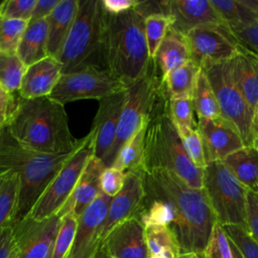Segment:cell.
Wrapping results in <instances>:
<instances>
[{"instance_id": "obj_1", "label": "cell", "mask_w": 258, "mask_h": 258, "mask_svg": "<svg viewBox=\"0 0 258 258\" xmlns=\"http://www.w3.org/2000/svg\"><path fill=\"white\" fill-rule=\"evenodd\" d=\"M146 196L169 202L175 211L170 226L181 254L203 255L217 223L204 188H194L176 174L165 169L144 170Z\"/></svg>"}, {"instance_id": "obj_2", "label": "cell", "mask_w": 258, "mask_h": 258, "mask_svg": "<svg viewBox=\"0 0 258 258\" xmlns=\"http://www.w3.org/2000/svg\"><path fill=\"white\" fill-rule=\"evenodd\" d=\"M140 4L121 14L105 12L104 15L103 66L127 87L142 79L153 61L148 52L145 13Z\"/></svg>"}, {"instance_id": "obj_3", "label": "cell", "mask_w": 258, "mask_h": 258, "mask_svg": "<svg viewBox=\"0 0 258 258\" xmlns=\"http://www.w3.org/2000/svg\"><path fill=\"white\" fill-rule=\"evenodd\" d=\"M8 130L20 145L44 154L70 153L82 142L71 133L64 105L49 97H19Z\"/></svg>"}, {"instance_id": "obj_4", "label": "cell", "mask_w": 258, "mask_h": 258, "mask_svg": "<svg viewBox=\"0 0 258 258\" xmlns=\"http://www.w3.org/2000/svg\"><path fill=\"white\" fill-rule=\"evenodd\" d=\"M74 151L57 155L32 151L20 145L8 128L0 132V174L14 173L19 178L18 202L12 224L28 216Z\"/></svg>"}, {"instance_id": "obj_5", "label": "cell", "mask_w": 258, "mask_h": 258, "mask_svg": "<svg viewBox=\"0 0 258 258\" xmlns=\"http://www.w3.org/2000/svg\"><path fill=\"white\" fill-rule=\"evenodd\" d=\"M165 169L194 188H203L204 168L196 166L186 154L168 114V99L155 108L147 126L142 170Z\"/></svg>"}, {"instance_id": "obj_6", "label": "cell", "mask_w": 258, "mask_h": 258, "mask_svg": "<svg viewBox=\"0 0 258 258\" xmlns=\"http://www.w3.org/2000/svg\"><path fill=\"white\" fill-rule=\"evenodd\" d=\"M104 15L101 0H79L78 13L57 56L62 64V74L88 66L104 68L102 59Z\"/></svg>"}, {"instance_id": "obj_7", "label": "cell", "mask_w": 258, "mask_h": 258, "mask_svg": "<svg viewBox=\"0 0 258 258\" xmlns=\"http://www.w3.org/2000/svg\"><path fill=\"white\" fill-rule=\"evenodd\" d=\"M156 71L157 68L152 61L148 73L127 87L115 141L102 160L106 167L114 164L120 149L149 123L155 108L165 99L166 93L162 78L157 75Z\"/></svg>"}, {"instance_id": "obj_8", "label": "cell", "mask_w": 258, "mask_h": 258, "mask_svg": "<svg viewBox=\"0 0 258 258\" xmlns=\"http://www.w3.org/2000/svg\"><path fill=\"white\" fill-rule=\"evenodd\" d=\"M203 188L209 199L217 223L246 228L245 187L222 160L207 163L204 168Z\"/></svg>"}, {"instance_id": "obj_9", "label": "cell", "mask_w": 258, "mask_h": 258, "mask_svg": "<svg viewBox=\"0 0 258 258\" xmlns=\"http://www.w3.org/2000/svg\"><path fill=\"white\" fill-rule=\"evenodd\" d=\"M214 90L221 117L239 132L245 146H252L255 111L237 87L231 70V61H222L201 67Z\"/></svg>"}, {"instance_id": "obj_10", "label": "cell", "mask_w": 258, "mask_h": 258, "mask_svg": "<svg viewBox=\"0 0 258 258\" xmlns=\"http://www.w3.org/2000/svg\"><path fill=\"white\" fill-rule=\"evenodd\" d=\"M93 154L94 133L90 130L42 192L27 217L34 221H42L57 214L71 197L88 160Z\"/></svg>"}, {"instance_id": "obj_11", "label": "cell", "mask_w": 258, "mask_h": 258, "mask_svg": "<svg viewBox=\"0 0 258 258\" xmlns=\"http://www.w3.org/2000/svg\"><path fill=\"white\" fill-rule=\"evenodd\" d=\"M126 89L127 86L107 69L88 66L62 74L48 97L64 105L87 99L100 101Z\"/></svg>"}, {"instance_id": "obj_12", "label": "cell", "mask_w": 258, "mask_h": 258, "mask_svg": "<svg viewBox=\"0 0 258 258\" xmlns=\"http://www.w3.org/2000/svg\"><path fill=\"white\" fill-rule=\"evenodd\" d=\"M191 59L200 67L231 60L241 45L226 23H211L191 29L185 36Z\"/></svg>"}, {"instance_id": "obj_13", "label": "cell", "mask_w": 258, "mask_h": 258, "mask_svg": "<svg viewBox=\"0 0 258 258\" xmlns=\"http://www.w3.org/2000/svg\"><path fill=\"white\" fill-rule=\"evenodd\" d=\"M60 219L57 214L42 221H34L26 217L12 224L17 242L15 258H48Z\"/></svg>"}, {"instance_id": "obj_14", "label": "cell", "mask_w": 258, "mask_h": 258, "mask_svg": "<svg viewBox=\"0 0 258 258\" xmlns=\"http://www.w3.org/2000/svg\"><path fill=\"white\" fill-rule=\"evenodd\" d=\"M125 173L126 177L122 189L112 198L110 203L101 230V243L114 227L129 219L138 218L143 209L146 197L143 170L136 169Z\"/></svg>"}, {"instance_id": "obj_15", "label": "cell", "mask_w": 258, "mask_h": 258, "mask_svg": "<svg viewBox=\"0 0 258 258\" xmlns=\"http://www.w3.org/2000/svg\"><path fill=\"white\" fill-rule=\"evenodd\" d=\"M111 201V197L101 194L78 218L74 244L67 258L95 257L101 246V230Z\"/></svg>"}, {"instance_id": "obj_16", "label": "cell", "mask_w": 258, "mask_h": 258, "mask_svg": "<svg viewBox=\"0 0 258 258\" xmlns=\"http://www.w3.org/2000/svg\"><path fill=\"white\" fill-rule=\"evenodd\" d=\"M197 129L202 137L207 163L224 160L245 146L236 128L222 117L199 118Z\"/></svg>"}, {"instance_id": "obj_17", "label": "cell", "mask_w": 258, "mask_h": 258, "mask_svg": "<svg viewBox=\"0 0 258 258\" xmlns=\"http://www.w3.org/2000/svg\"><path fill=\"white\" fill-rule=\"evenodd\" d=\"M162 11L171 19L170 30L183 37L194 28L211 23H225L208 0H171L161 2Z\"/></svg>"}, {"instance_id": "obj_18", "label": "cell", "mask_w": 258, "mask_h": 258, "mask_svg": "<svg viewBox=\"0 0 258 258\" xmlns=\"http://www.w3.org/2000/svg\"><path fill=\"white\" fill-rule=\"evenodd\" d=\"M100 247L113 258L149 257L145 227L137 217L114 227L102 241Z\"/></svg>"}, {"instance_id": "obj_19", "label": "cell", "mask_w": 258, "mask_h": 258, "mask_svg": "<svg viewBox=\"0 0 258 258\" xmlns=\"http://www.w3.org/2000/svg\"><path fill=\"white\" fill-rule=\"evenodd\" d=\"M125 91L99 101L98 111L93 120L94 156L103 160L112 147L125 101Z\"/></svg>"}, {"instance_id": "obj_20", "label": "cell", "mask_w": 258, "mask_h": 258, "mask_svg": "<svg viewBox=\"0 0 258 258\" xmlns=\"http://www.w3.org/2000/svg\"><path fill=\"white\" fill-rule=\"evenodd\" d=\"M106 166L101 159L94 155L90 157L71 197L57 213L60 218L70 213L79 218L99 198L102 194L101 176Z\"/></svg>"}, {"instance_id": "obj_21", "label": "cell", "mask_w": 258, "mask_h": 258, "mask_svg": "<svg viewBox=\"0 0 258 258\" xmlns=\"http://www.w3.org/2000/svg\"><path fill=\"white\" fill-rule=\"evenodd\" d=\"M62 75V64L53 56L43 59L26 68L18 95L22 99L48 97Z\"/></svg>"}, {"instance_id": "obj_22", "label": "cell", "mask_w": 258, "mask_h": 258, "mask_svg": "<svg viewBox=\"0 0 258 258\" xmlns=\"http://www.w3.org/2000/svg\"><path fill=\"white\" fill-rule=\"evenodd\" d=\"M230 61L237 87L255 111L258 106V54L241 43Z\"/></svg>"}, {"instance_id": "obj_23", "label": "cell", "mask_w": 258, "mask_h": 258, "mask_svg": "<svg viewBox=\"0 0 258 258\" xmlns=\"http://www.w3.org/2000/svg\"><path fill=\"white\" fill-rule=\"evenodd\" d=\"M79 10V0H59L47 21V52L49 56L59 55Z\"/></svg>"}, {"instance_id": "obj_24", "label": "cell", "mask_w": 258, "mask_h": 258, "mask_svg": "<svg viewBox=\"0 0 258 258\" xmlns=\"http://www.w3.org/2000/svg\"><path fill=\"white\" fill-rule=\"evenodd\" d=\"M189 59H191L190 51L185 38L169 29L153 59L162 80Z\"/></svg>"}, {"instance_id": "obj_25", "label": "cell", "mask_w": 258, "mask_h": 258, "mask_svg": "<svg viewBox=\"0 0 258 258\" xmlns=\"http://www.w3.org/2000/svg\"><path fill=\"white\" fill-rule=\"evenodd\" d=\"M16 53L26 67L48 56L46 19L28 22Z\"/></svg>"}, {"instance_id": "obj_26", "label": "cell", "mask_w": 258, "mask_h": 258, "mask_svg": "<svg viewBox=\"0 0 258 258\" xmlns=\"http://www.w3.org/2000/svg\"><path fill=\"white\" fill-rule=\"evenodd\" d=\"M222 161L245 187L258 192V150L255 147L244 146Z\"/></svg>"}, {"instance_id": "obj_27", "label": "cell", "mask_w": 258, "mask_h": 258, "mask_svg": "<svg viewBox=\"0 0 258 258\" xmlns=\"http://www.w3.org/2000/svg\"><path fill=\"white\" fill-rule=\"evenodd\" d=\"M223 21L230 27L258 22V0H210Z\"/></svg>"}, {"instance_id": "obj_28", "label": "cell", "mask_w": 258, "mask_h": 258, "mask_svg": "<svg viewBox=\"0 0 258 258\" xmlns=\"http://www.w3.org/2000/svg\"><path fill=\"white\" fill-rule=\"evenodd\" d=\"M145 239L149 256L178 258L179 244L169 226L151 225L145 227Z\"/></svg>"}, {"instance_id": "obj_29", "label": "cell", "mask_w": 258, "mask_h": 258, "mask_svg": "<svg viewBox=\"0 0 258 258\" xmlns=\"http://www.w3.org/2000/svg\"><path fill=\"white\" fill-rule=\"evenodd\" d=\"M201 67L192 59H189L169 73L162 80L166 96L168 98L191 97Z\"/></svg>"}, {"instance_id": "obj_30", "label": "cell", "mask_w": 258, "mask_h": 258, "mask_svg": "<svg viewBox=\"0 0 258 258\" xmlns=\"http://www.w3.org/2000/svg\"><path fill=\"white\" fill-rule=\"evenodd\" d=\"M146 15L144 19L145 37L150 58L153 60L159 45L170 29L171 19L162 11L161 2L156 9L150 8V2H145Z\"/></svg>"}, {"instance_id": "obj_31", "label": "cell", "mask_w": 258, "mask_h": 258, "mask_svg": "<svg viewBox=\"0 0 258 258\" xmlns=\"http://www.w3.org/2000/svg\"><path fill=\"white\" fill-rule=\"evenodd\" d=\"M191 99L194 110L199 118L214 119L221 117L220 108L214 90L203 68H201L197 76Z\"/></svg>"}, {"instance_id": "obj_32", "label": "cell", "mask_w": 258, "mask_h": 258, "mask_svg": "<svg viewBox=\"0 0 258 258\" xmlns=\"http://www.w3.org/2000/svg\"><path fill=\"white\" fill-rule=\"evenodd\" d=\"M145 125L140 131H138L130 140H128L124 146L120 149L116 160L112 166L127 172L130 170L142 169L144 146H145V134L147 130Z\"/></svg>"}, {"instance_id": "obj_33", "label": "cell", "mask_w": 258, "mask_h": 258, "mask_svg": "<svg viewBox=\"0 0 258 258\" xmlns=\"http://www.w3.org/2000/svg\"><path fill=\"white\" fill-rule=\"evenodd\" d=\"M19 195V178L14 173L0 174V231L12 225Z\"/></svg>"}, {"instance_id": "obj_34", "label": "cell", "mask_w": 258, "mask_h": 258, "mask_svg": "<svg viewBox=\"0 0 258 258\" xmlns=\"http://www.w3.org/2000/svg\"><path fill=\"white\" fill-rule=\"evenodd\" d=\"M175 217V211L169 202L160 198L146 196L143 209L138 218L144 227L151 225L170 227L174 223Z\"/></svg>"}, {"instance_id": "obj_35", "label": "cell", "mask_w": 258, "mask_h": 258, "mask_svg": "<svg viewBox=\"0 0 258 258\" xmlns=\"http://www.w3.org/2000/svg\"><path fill=\"white\" fill-rule=\"evenodd\" d=\"M26 66L17 53L0 52V87L11 94H18Z\"/></svg>"}, {"instance_id": "obj_36", "label": "cell", "mask_w": 258, "mask_h": 258, "mask_svg": "<svg viewBox=\"0 0 258 258\" xmlns=\"http://www.w3.org/2000/svg\"><path fill=\"white\" fill-rule=\"evenodd\" d=\"M77 224L78 218L73 213L61 217L60 225L48 258H67L69 256L74 244Z\"/></svg>"}, {"instance_id": "obj_37", "label": "cell", "mask_w": 258, "mask_h": 258, "mask_svg": "<svg viewBox=\"0 0 258 258\" xmlns=\"http://www.w3.org/2000/svg\"><path fill=\"white\" fill-rule=\"evenodd\" d=\"M28 22L0 16V52L16 53Z\"/></svg>"}, {"instance_id": "obj_38", "label": "cell", "mask_w": 258, "mask_h": 258, "mask_svg": "<svg viewBox=\"0 0 258 258\" xmlns=\"http://www.w3.org/2000/svg\"><path fill=\"white\" fill-rule=\"evenodd\" d=\"M194 105L191 97L168 98V114L176 130L192 128Z\"/></svg>"}, {"instance_id": "obj_39", "label": "cell", "mask_w": 258, "mask_h": 258, "mask_svg": "<svg viewBox=\"0 0 258 258\" xmlns=\"http://www.w3.org/2000/svg\"><path fill=\"white\" fill-rule=\"evenodd\" d=\"M183 147L191 162L199 168H205L207 165L205 158V150L202 137L198 129L183 128L177 130Z\"/></svg>"}, {"instance_id": "obj_40", "label": "cell", "mask_w": 258, "mask_h": 258, "mask_svg": "<svg viewBox=\"0 0 258 258\" xmlns=\"http://www.w3.org/2000/svg\"><path fill=\"white\" fill-rule=\"evenodd\" d=\"M200 258H234L230 239L219 223L215 224L209 243Z\"/></svg>"}, {"instance_id": "obj_41", "label": "cell", "mask_w": 258, "mask_h": 258, "mask_svg": "<svg viewBox=\"0 0 258 258\" xmlns=\"http://www.w3.org/2000/svg\"><path fill=\"white\" fill-rule=\"evenodd\" d=\"M223 228L228 237L238 247L244 258H258V244L245 227L239 225H225Z\"/></svg>"}, {"instance_id": "obj_42", "label": "cell", "mask_w": 258, "mask_h": 258, "mask_svg": "<svg viewBox=\"0 0 258 258\" xmlns=\"http://www.w3.org/2000/svg\"><path fill=\"white\" fill-rule=\"evenodd\" d=\"M37 0H4L0 5V16L29 22Z\"/></svg>"}, {"instance_id": "obj_43", "label": "cell", "mask_w": 258, "mask_h": 258, "mask_svg": "<svg viewBox=\"0 0 258 258\" xmlns=\"http://www.w3.org/2000/svg\"><path fill=\"white\" fill-rule=\"evenodd\" d=\"M126 173L117 167H106L101 176L102 194L114 198L123 187Z\"/></svg>"}, {"instance_id": "obj_44", "label": "cell", "mask_w": 258, "mask_h": 258, "mask_svg": "<svg viewBox=\"0 0 258 258\" xmlns=\"http://www.w3.org/2000/svg\"><path fill=\"white\" fill-rule=\"evenodd\" d=\"M19 95L6 92L0 87V132L8 128L15 115Z\"/></svg>"}, {"instance_id": "obj_45", "label": "cell", "mask_w": 258, "mask_h": 258, "mask_svg": "<svg viewBox=\"0 0 258 258\" xmlns=\"http://www.w3.org/2000/svg\"><path fill=\"white\" fill-rule=\"evenodd\" d=\"M246 229L258 244V192L249 189L246 198Z\"/></svg>"}, {"instance_id": "obj_46", "label": "cell", "mask_w": 258, "mask_h": 258, "mask_svg": "<svg viewBox=\"0 0 258 258\" xmlns=\"http://www.w3.org/2000/svg\"><path fill=\"white\" fill-rule=\"evenodd\" d=\"M230 28L244 46L258 54V22Z\"/></svg>"}, {"instance_id": "obj_47", "label": "cell", "mask_w": 258, "mask_h": 258, "mask_svg": "<svg viewBox=\"0 0 258 258\" xmlns=\"http://www.w3.org/2000/svg\"><path fill=\"white\" fill-rule=\"evenodd\" d=\"M17 242L14 228L9 225L0 231V258H15Z\"/></svg>"}, {"instance_id": "obj_48", "label": "cell", "mask_w": 258, "mask_h": 258, "mask_svg": "<svg viewBox=\"0 0 258 258\" xmlns=\"http://www.w3.org/2000/svg\"><path fill=\"white\" fill-rule=\"evenodd\" d=\"M140 4L138 0H102L105 12L109 14H121L127 12Z\"/></svg>"}, {"instance_id": "obj_49", "label": "cell", "mask_w": 258, "mask_h": 258, "mask_svg": "<svg viewBox=\"0 0 258 258\" xmlns=\"http://www.w3.org/2000/svg\"><path fill=\"white\" fill-rule=\"evenodd\" d=\"M58 2L59 0H37L29 22L46 19Z\"/></svg>"}, {"instance_id": "obj_50", "label": "cell", "mask_w": 258, "mask_h": 258, "mask_svg": "<svg viewBox=\"0 0 258 258\" xmlns=\"http://www.w3.org/2000/svg\"><path fill=\"white\" fill-rule=\"evenodd\" d=\"M252 146L258 150V106L255 110V116H254V122H253Z\"/></svg>"}, {"instance_id": "obj_51", "label": "cell", "mask_w": 258, "mask_h": 258, "mask_svg": "<svg viewBox=\"0 0 258 258\" xmlns=\"http://www.w3.org/2000/svg\"><path fill=\"white\" fill-rule=\"evenodd\" d=\"M230 239V238H229ZM230 245L232 248V252H233V256L234 258H244V256L242 255V253L240 252V250L238 249V247L234 244V242L230 239Z\"/></svg>"}, {"instance_id": "obj_52", "label": "cell", "mask_w": 258, "mask_h": 258, "mask_svg": "<svg viewBox=\"0 0 258 258\" xmlns=\"http://www.w3.org/2000/svg\"><path fill=\"white\" fill-rule=\"evenodd\" d=\"M94 258H113V257L111 255H109L105 249L100 247Z\"/></svg>"}, {"instance_id": "obj_53", "label": "cell", "mask_w": 258, "mask_h": 258, "mask_svg": "<svg viewBox=\"0 0 258 258\" xmlns=\"http://www.w3.org/2000/svg\"><path fill=\"white\" fill-rule=\"evenodd\" d=\"M178 258H199L195 254H181L178 256Z\"/></svg>"}, {"instance_id": "obj_54", "label": "cell", "mask_w": 258, "mask_h": 258, "mask_svg": "<svg viewBox=\"0 0 258 258\" xmlns=\"http://www.w3.org/2000/svg\"><path fill=\"white\" fill-rule=\"evenodd\" d=\"M148 258H160V257H154V256H149Z\"/></svg>"}, {"instance_id": "obj_55", "label": "cell", "mask_w": 258, "mask_h": 258, "mask_svg": "<svg viewBox=\"0 0 258 258\" xmlns=\"http://www.w3.org/2000/svg\"><path fill=\"white\" fill-rule=\"evenodd\" d=\"M1 2H2V1H0V5H1Z\"/></svg>"}]
</instances>
